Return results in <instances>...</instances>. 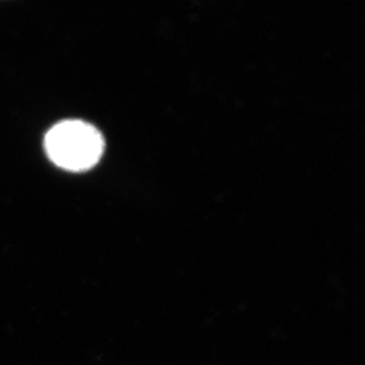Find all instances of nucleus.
<instances>
[{"mask_svg":"<svg viewBox=\"0 0 365 365\" xmlns=\"http://www.w3.org/2000/svg\"><path fill=\"white\" fill-rule=\"evenodd\" d=\"M44 149L48 160L58 168L82 173L100 163L106 141L93 124L82 120H64L48 129Z\"/></svg>","mask_w":365,"mask_h":365,"instance_id":"f257e3e1","label":"nucleus"}]
</instances>
